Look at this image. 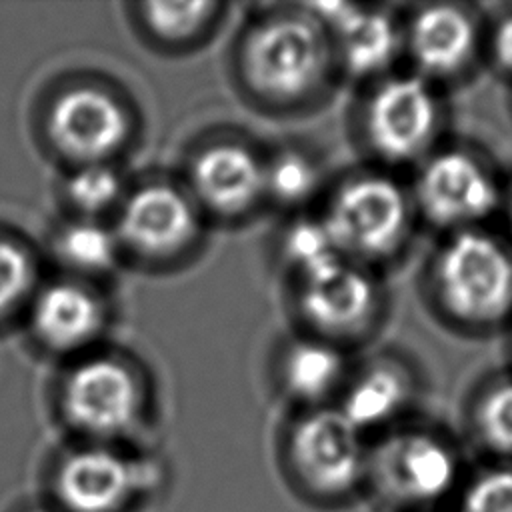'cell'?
Instances as JSON below:
<instances>
[{"label":"cell","mask_w":512,"mask_h":512,"mask_svg":"<svg viewBox=\"0 0 512 512\" xmlns=\"http://www.w3.org/2000/svg\"><path fill=\"white\" fill-rule=\"evenodd\" d=\"M436 290L462 322L492 324L512 310V258L490 236L458 232L438 254Z\"/></svg>","instance_id":"obj_4"},{"label":"cell","mask_w":512,"mask_h":512,"mask_svg":"<svg viewBox=\"0 0 512 512\" xmlns=\"http://www.w3.org/2000/svg\"><path fill=\"white\" fill-rule=\"evenodd\" d=\"M28 512H60V510H52V508H32Z\"/></svg>","instance_id":"obj_28"},{"label":"cell","mask_w":512,"mask_h":512,"mask_svg":"<svg viewBox=\"0 0 512 512\" xmlns=\"http://www.w3.org/2000/svg\"><path fill=\"white\" fill-rule=\"evenodd\" d=\"M48 134L62 154L80 164L106 162L122 146L128 118L110 94L80 86L54 102Z\"/></svg>","instance_id":"obj_9"},{"label":"cell","mask_w":512,"mask_h":512,"mask_svg":"<svg viewBox=\"0 0 512 512\" xmlns=\"http://www.w3.org/2000/svg\"><path fill=\"white\" fill-rule=\"evenodd\" d=\"M474 40L472 18L448 4L424 8L410 26V52L416 64L434 76L460 70L474 50Z\"/></svg>","instance_id":"obj_16"},{"label":"cell","mask_w":512,"mask_h":512,"mask_svg":"<svg viewBox=\"0 0 512 512\" xmlns=\"http://www.w3.org/2000/svg\"><path fill=\"white\" fill-rule=\"evenodd\" d=\"M418 204L438 226L468 224L494 210L498 192L490 174L468 154L444 152L420 172Z\"/></svg>","instance_id":"obj_10"},{"label":"cell","mask_w":512,"mask_h":512,"mask_svg":"<svg viewBox=\"0 0 512 512\" xmlns=\"http://www.w3.org/2000/svg\"><path fill=\"white\" fill-rule=\"evenodd\" d=\"M122 176L106 162L80 164L66 182V196L84 218H94L122 204Z\"/></svg>","instance_id":"obj_20"},{"label":"cell","mask_w":512,"mask_h":512,"mask_svg":"<svg viewBox=\"0 0 512 512\" xmlns=\"http://www.w3.org/2000/svg\"><path fill=\"white\" fill-rule=\"evenodd\" d=\"M284 252L300 274L340 256L328 238L322 222H298L292 226L284 240Z\"/></svg>","instance_id":"obj_25"},{"label":"cell","mask_w":512,"mask_h":512,"mask_svg":"<svg viewBox=\"0 0 512 512\" xmlns=\"http://www.w3.org/2000/svg\"><path fill=\"white\" fill-rule=\"evenodd\" d=\"M32 284L28 254L14 242L0 238V318L12 312Z\"/></svg>","instance_id":"obj_26"},{"label":"cell","mask_w":512,"mask_h":512,"mask_svg":"<svg viewBox=\"0 0 512 512\" xmlns=\"http://www.w3.org/2000/svg\"><path fill=\"white\" fill-rule=\"evenodd\" d=\"M370 146L384 158L400 162L416 156L436 126V102L418 76H398L380 84L364 116Z\"/></svg>","instance_id":"obj_8"},{"label":"cell","mask_w":512,"mask_h":512,"mask_svg":"<svg viewBox=\"0 0 512 512\" xmlns=\"http://www.w3.org/2000/svg\"><path fill=\"white\" fill-rule=\"evenodd\" d=\"M460 486V458L434 432L398 430L368 446L364 492L384 510L438 512Z\"/></svg>","instance_id":"obj_1"},{"label":"cell","mask_w":512,"mask_h":512,"mask_svg":"<svg viewBox=\"0 0 512 512\" xmlns=\"http://www.w3.org/2000/svg\"><path fill=\"white\" fill-rule=\"evenodd\" d=\"M104 324L100 300L84 286L56 282L44 288L32 308L36 336L58 352L88 344Z\"/></svg>","instance_id":"obj_14"},{"label":"cell","mask_w":512,"mask_h":512,"mask_svg":"<svg viewBox=\"0 0 512 512\" xmlns=\"http://www.w3.org/2000/svg\"><path fill=\"white\" fill-rule=\"evenodd\" d=\"M456 512H512V464H498L462 482Z\"/></svg>","instance_id":"obj_24"},{"label":"cell","mask_w":512,"mask_h":512,"mask_svg":"<svg viewBox=\"0 0 512 512\" xmlns=\"http://www.w3.org/2000/svg\"><path fill=\"white\" fill-rule=\"evenodd\" d=\"M62 406L80 432L94 438H114L136 426L142 396L126 366L110 358H90L66 378Z\"/></svg>","instance_id":"obj_6"},{"label":"cell","mask_w":512,"mask_h":512,"mask_svg":"<svg viewBox=\"0 0 512 512\" xmlns=\"http://www.w3.org/2000/svg\"><path fill=\"white\" fill-rule=\"evenodd\" d=\"M492 48H494L496 62H498L504 70L512 72V16L504 18V20L498 24V28H496V32H494V44H492Z\"/></svg>","instance_id":"obj_27"},{"label":"cell","mask_w":512,"mask_h":512,"mask_svg":"<svg viewBox=\"0 0 512 512\" xmlns=\"http://www.w3.org/2000/svg\"><path fill=\"white\" fill-rule=\"evenodd\" d=\"M478 442L498 458L512 462V382L492 386L472 414Z\"/></svg>","instance_id":"obj_21"},{"label":"cell","mask_w":512,"mask_h":512,"mask_svg":"<svg viewBox=\"0 0 512 512\" xmlns=\"http://www.w3.org/2000/svg\"><path fill=\"white\" fill-rule=\"evenodd\" d=\"M342 356L324 342H296L282 360V380L286 390L298 398L316 402L324 398L340 380Z\"/></svg>","instance_id":"obj_18"},{"label":"cell","mask_w":512,"mask_h":512,"mask_svg":"<svg viewBox=\"0 0 512 512\" xmlns=\"http://www.w3.org/2000/svg\"><path fill=\"white\" fill-rule=\"evenodd\" d=\"M194 232V206L186 194L172 186H144L126 196L120 206L118 242L140 256H170L182 250Z\"/></svg>","instance_id":"obj_11"},{"label":"cell","mask_w":512,"mask_h":512,"mask_svg":"<svg viewBox=\"0 0 512 512\" xmlns=\"http://www.w3.org/2000/svg\"><path fill=\"white\" fill-rule=\"evenodd\" d=\"M190 182L204 206L220 214H238L264 196V164L244 146L216 144L198 154Z\"/></svg>","instance_id":"obj_13"},{"label":"cell","mask_w":512,"mask_h":512,"mask_svg":"<svg viewBox=\"0 0 512 512\" xmlns=\"http://www.w3.org/2000/svg\"><path fill=\"white\" fill-rule=\"evenodd\" d=\"M214 10V2H150L144 4V20L158 38L180 42L198 34Z\"/></svg>","instance_id":"obj_23"},{"label":"cell","mask_w":512,"mask_h":512,"mask_svg":"<svg viewBox=\"0 0 512 512\" xmlns=\"http://www.w3.org/2000/svg\"><path fill=\"white\" fill-rule=\"evenodd\" d=\"M368 446L340 408L304 414L288 436L290 470L312 500L340 504L364 492Z\"/></svg>","instance_id":"obj_2"},{"label":"cell","mask_w":512,"mask_h":512,"mask_svg":"<svg viewBox=\"0 0 512 512\" xmlns=\"http://www.w3.org/2000/svg\"><path fill=\"white\" fill-rule=\"evenodd\" d=\"M148 464L104 446L68 454L56 472L60 512H122L152 482Z\"/></svg>","instance_id":"obj_7"},{"label":"cell","mask_w":512,"mask_h":512,"mask_svg":"<svg viewBox=\"0 0 512 512\" xmlns=\"http://www.w3.org/2000/svg\"><path fill=\"white\" fill-rule=\"evenodd\" d=\"M314 12L318 22L324 20L336 30L342 60L352 74H372L394 56L396 28L386 14L344 2L316 4Z\"/></svg>","instance_id":"obj_15"},{"label":"cell","mask_w":512,"mask_h":512,"mask_svg":"<svg viewBox=\"0 0 512 512\" xmlns=\"http://www.w3.org/2000/svg\"><path fill=\"white\" fill-rule=\"evenodd\" d=\"M118 236L94 218L62 226L54 238L56 258L80 274H104L118 256Z\"/></svg>","instance_id":"obj_19"},{"label":"cell","mask_w":512,"mask_h":512,"mask_svg":"<svg viewBox=\"0 0 512 512\" xmlns=\"http://www.w3.org/2000/svg\"><path fill=\"white\" fill-rule=\"evenodd\" d=\"M316 184V166L298 152L278 154L264 164V194L282 204L304 202L314 192Z\"/></svg>","instance_id":"obj_22"},{"label":"cell","mask_w":512,"mask_h":512,"mask_svg":"<svg viewBox=\"0 0 512 512\" xmlns=\"http://www.w3.org/2000/svg\"><path fill=\"white\" fill-rule=\"evenodd\" d=\"M328 56V40L316 16L288 14L270 18L250 32L242 64L254 92L290 102L318 86Z\"/></svg>","instance_id":"obj_3"},{"label":"cell","mask_w":512,"mask_h":512,"mask_svg":"<svg viewBox=\"0 0 512 512\" xmlns=\"http://www.w3.org/2000/svg\"><path fill=\"white\" fill-rule=\"evenodd\" d=\"M406 394L404 374L394 366L378 364L348 388L340 410L354 426L364 430L388 420L404 404Z\"/></svg>","instance_id":"obj_17"},{"label":"cell","mask_w":512,"mask_h":512,"mask_svg":"<svg viewBox=\"0 0 512 512\" xmlns=\"http://www.w3.org/2000/svg\"><path fill=\"white\" fill-rule=\"evenodd\" d=\"M320 222L338 254L376 260L400 244L408 226V204L390 178L358 176L334 194Z\"/></svg>","instance_id":"obj_5"},{"label":"cell","mask_w":512,"mask_h":512,"mask_svg":"<svg viewBox=\"0 0 512 512\" xmlns=\"http://www.w3.org/2000/svg\"><path fill=\"white\" fill-rule=\"evenodd\" d=\"M300 308L322 332L348 334L372 314L376 292L370 278L336 256L304 274Z\"/></svg>","instance_id":"obj_12"}]
</instances>
